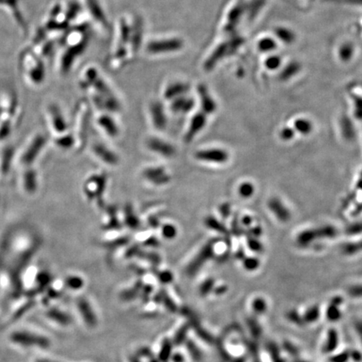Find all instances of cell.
I'll list each match as a JSON object with an SVG mask.
<instances>
[{
    "mask_svg": "<svg viewBox=\"0 0 362 362\" xmlns=\"http://www.w3.org/2000/svg\"><path fill=\"white\" fill-rule=\"evenodd\" d=\"M19 67L25 82L32 88L42 84L45 77V65L30 46L24 48L19 55Z\"/></svg>",
    "mask_w": 362,
    "mask_h": 362,
    "instance_id": "6da1fadb",
    "label": "cell"
},
{
    "mask_svg": "<svg viewBox=\"0 0 362 362\" xmlns=\"http://www.w3.org/2000/svg\"><path fill=\"white\" fill-rule=\"evenodd\" d=\"M107 180L108 177L106 173L93 174L83 185V193L87 199L90 202H95L100 209L106 207L103 197L107 189Z\"/></svg>",
    "mask_w": 362,
    "mask_h": 362,
    "instance_id": "7a4b0ae2",
    "label": "cell"
},
{
    "mask_svg": "<svg viewBox=\"0 0 362 362\" xmlns=\"http://www.w3.org/2000/svg\"><path fill=\"white\" fill-rule=\"evenodd\" d=\"M45 143L46 140L42 133H37L30 137L17 154L15 158L17 165L21 168L30 167L45 147Z\"/></svg>",
    "mask_w": 362,
    "mask_h": 362,
    "instance_id": "3957f363",
    "label": "cell"
},
{
    "mask_svg": "<svg viewBox=\"0 0 362 362\" xmlns=\"http://www.w3.org/2000/svg\"><path fill=\"white\" fill-rule=\"evenodd\" d=\"M216 243V240L213 239L209 241L207 243L205 244L201 250L198 252V254L194 256L191 262L189 263L186 268V272L189 276H194L197 272H199L201 268L208 262L215 254V244Z\"/></svg>",
    "mask_w": 362,
    "mask_h": 362,
    "instance_id": "277c9868",
    "label": "cell"
},
{
    "mask_svg": "<svg viewBox=\"0 0 362 362\" xmlns=\"http://www.w3.org/2000/svg\"><path fill=\"white\" fill-rule=\"evenodd\" d=\"M142 176L145 180L155 186H163L171 183L172 177L164 166H150L145 169Z\"/></svg>",
    "mask_w": 362,
    "mask_h": 362,
    "instance_id": "5b68a950",
    "label": "cell"
},
{
    "mask_svg": "<svg viewBox=\"0 0 362 362\" xmlns=\"http://www.w3.org/2000/svg\"><path fill=\"white\" fill-rule=\"evenodd\" d=\"M197 160L204 163L222 164L228 162L229 154L224 149L212 148V149H200L194 154Z\"/></svg>",
    "mask_w": 362,
    "mask_h": 362,
    "instance_id": "8992f818",
    "label": "cell"
},
{
    "mask_svg": "<svg viewBox=\"0 0 362 362\" xmlns=\"http://www.w3.org/2000/svg\"><path fill=\"white\" fill-rule=\"evenodd\" d=\"M0 8L7 11L19 31L26 33L27 24L20 10V0H0Z\"/></svg>",
    "mask_w": 362,
    "mask_h": 362,
    "instance_id": "52a82bcc",
    "label": "cell"
},
{
    "mask_svg": "<svg viewBox=\"0 0 362 362\" xmlns=\"http://www.w3.org/2000/svg\"><path fill=\"white\" fill-rule=\"evenodd\" d=\"M146 147L149 151L166 159H171L176 154V149L172 144L158 137H151L146 141Z\"/></svg>",
    "mask_w": 362,
    "mask_h": 362,
    "instance_id": "ba28073f",
    "label": "cell"
},
{
    "mask_svg": "<svg viewBox=\"0 0 362 362\" xmlns=\"http://www.w3.org/2000/svg\"><path fill=\"white\" fill-rule=\"evenodd\" d=\"M337 231L330 226H326L320 229L307 230L302 232L298 237V242L301 246H305L311 243L317 238H333L336 237Z\"/></svg>",
    "mask_w": 362,
    "mask_h": 362,
    "instance_id": "9c48e42d",
    "label": "cell"
},
{
    "mask_svg": "<svg viewBox=\"0 0 362 362\" xmlns=\"http://www.w3.org/2000/svg\"><path fill=\"white\" fill-rule=\"evenodd\" d=\"M46 118L50 124V128L55 135L63 134L67 133L68 129L66 119H65L62 111L57 105H50L46 110Z\"/></svg>",
    "mask_w": 362,
    "mask_h": 362,
    "instance_id": "30bf717a",
    "label": "cell"
},
{
    "mask_svg": "<svg viewBox=\"0 0 362 362\" xmlns=\"http://www.w3.org/2000/svg\"><path fill=\"white\" fill-rule=\"evenodd\" d=\"M207 123V115L202 112H198L194 114L190 119L187 130L184 136V141L185 144H190L193 142L194 137L203 130Z\"/></svg>",
    "mask_w": 362,
    "mask_h": 362,
    "instance_id": "8fae6325",
    "label": "cell"
},
{
    "mask_svg": "<svg viewBox=\"0 0 362 362\" xmlns=\"http://www.w3.org/2000/svg\"><path fill=\"white\" fill-rule=\"evenodd\" d=\"M95 156L97 157L102 163L109 166H116L119 163V157L115 152L109 149L102 143H95L92 146Z\"/></svg>",
    "mask_w": 362,
    "mask_h": 362,
    "instance_id": "7c38bea8",
    "label": "cell"
},
{
    "mask_svg": "<svg viewBox=\"0 0 362 362\" xmlns=\"http://www.w3.org/2000/svg\"><path fill=\"white\" fill-rule=\"evenodd\" d=\"M150 118L154 128L159 132L165 130L168 124V119L166 116L165 111L162 103L154 102L150 105Z\"/></svg>",
    "mask_w": 362,
    "mask_h": 362,
    "instance_id": "4fadbf2b",
    "label": "cell"
},
{
    "mask_svg": "<svg viewBox=\"0 0 362 362\" xmlns=\"http://www.w3.org/2000/svg\"><path fill=\"white\" fill-rule=\"evenodd\" d=\"M90 129V113L88 108L79 114L78 121H77V137L79 147L83 149L85 147L87 138L88 137V132Z\"/></svg>",
    "mask_w": 362,
    "mask_h": 362,
    "instance_id": "5bb4252c",
    "label": "cell"
},
{
    "mask_svg": "<svg viewBox=\"0 0 362 362\" xmlns=\"http://www.w3.org/2000/svg\"><path fill=\"white\" fill-rule=\"evenodd\" d=\"M24 169L19 176V187L26 194H32L36 191L37 187V179L36 174L34 171H31L30 167Z\"/></svg>",
    "mask_w": 362,
    "mask_h": 362,
    "instance_id": "9a60e30c",
    "label": "cell"
},
{
    "mask_svg": "<svg viewBox=\"0 0 362 362\" xmlns=\"http://www.w3.org/2000/svg\"><path fill=\"white\" fill-rule=\"evenodd\" d=\"M97 124L99 125L100 128H102L106 134L110 137H117L120 133V129L116 121L113 119V117L108 114H104L100 116L97 119Z\"/></svg>",
    "mask_w": 362,
    "mask_h": 362,
    "instance_id": "2e32d148",
    "label": "cell"
},
{
    "mask_svg": "<svg viewBox=\"0 0 362 362\" xmlns=\"http://www.w3.org/2000/svg\"><path fill=\"white\" fill-rule=\"evenodd\" d=\"M194 107V101L190 97L185 96L177 97L172 100L171 102V111L175 114H186L191 112Z\"/></svg>",
    "mask_w": 362,
    "mask_h": 362,
    "instance_id": "e0dca14e",
    "label": "cell"
},
{
    "mask_svg": "<svg viewBox=\"0 0 362 362\" xmlns=\"http://www.w3.org/2000/svg\"><path fill=\"white\" fill-rule=\"evenodd\" d=\"M123 224L128 228V229L136 231L140 229L141 227V220H140L138 215L135 212L134 208L132 206V204H126L123 211Z\"/></svg>",
    "mask_w": 362,
    "mask_h": 362,
    "instance_id": "ac0fdd59",
    "label": "cell"
},
{
    "mask_svg": "<svg viewBox=\"0 0 362 362\" xmlns=\"http://www.w3.org/2000/svg\"><path fill=\"white\" fill-rule=\"evenodd\" d=\"M268 206L272 213L274 214L276 217L283 222H287L291 217V214L289 209L287 208L286 206H284V204L277 198L270 200Z\"/></svg>",
    "mask_w": 362,
    "mask_h": 362,
    "instance_id": "d6986e66",
    "label": "cell"
},
{
    "mask_svg": "<svg viewBox=\"0 0 362 362\" xmlns=\"http://www.w3.org/2000/svg\"><path fill=\"white\" fill-rule=\"evenodd\" d=\"M199 96L201 99V112L206 115L213 114L216 110V104L206 88L200 87Z\"/></svg>",
    "mask_w": 362,
    "mask_h": 362,
    "instance_id": "ffe728a7",
    "label": "cell"
},
{
    "mask_svg": "<svg viewBox=\"0 0 362 362\" xmlns=\"http://www.w3.org/2000/svg\"><path fill=\"white\" fill-rule=\"evenodd\" d=\"M107 219L106 222L103 224L102 228L106 231H119L122 229V223L118 217L117 207L114 206H107L106 208Z\"/></svg>",
    "mask_w": 362,
    "mask_h": 362,
    "instance_id": "44dd1931",
    "label": "cell"
},
{
    "mask_svg": "<svg viewBox=\"0 0 362 362\" xmlns=\"http://www.w3.org/2000/svg\"><path fill=\"white\" fill-rule=\"evenodd\" d=\"M79 311L82 315L83 320L89 326H95L97 324V318L93 312V308L91 307L90 303L85 299H80L78 302Z\"/></svg>",
    "mask_w": 362,
    "mask_h": 362,
    "instance_id": "7402d4cb",
    "label": "cell"
},
{
    "mask_svg": "<svg viewBox=\"0 0 362 362\" xmlns=\"http://www.w3.org/2000/svg\"><path fill=\"white\" fill-rule=\"evenodd\" d=\"M54 142L59 149L67 150V149H71L74 147V145L76 142V138L75 135L67 132L63 134L57 135L54 138Z\"/></svg>",
    "mask_w": 362,
    "mask_h": 362,
    "instance_id": "603a6c76",
    "label": "cell"
},
{
    "mask_svg": "<svg viewBox=\"0 0 362 362\" xmlns=\"http://www.w3.org/2000/svg\"><path fill=\"white\" fill-rule=\"evenodd\" d=\"M189 90L187 85L185 84H172L168 88H166L164 91V97L167 100H174L177 97H181L186 93V92Z\"/></svg>",
    "mask_w": 362,
    "mask_h": 362,
    "instance_id": "cb8c5ba5",
    "label": "cell"
},
{
    "mask_svg": "<svg viewBox=\"0 0 362 362\" xmlns=\"http://www.w3.org/2000/svg\"><path fill=\"white\" fill-rule=\"evenodd\" d=\"M204 224H205L206 228L211 230V231H214V232H218V233H222V234H227L228 233V229L226 228L225 225L213 215H207L205 218Z\"/></svg>",
    "mask_w": 362,
    "mask_h": 362,
    "instance_id": "d4e9b609",
    "label": "cell"
},
{
    "mask_svg": "<svg viewBox=\"0 0 362 362\" xmlns=\"http://www.w3.org/2000/svg\"><path fill=\"white\" fill-rule=\"evenodd\" d=\"M161 236L166 240H174L178 235V229L176 226L172 223H164L160 226Z\"/></svg>",
    "mask_w": 362,
    "mask_h": 362,
    "instance_id": "484cf974",
    "label": "cell"
},
{
    "mask_svg": "<svg viewBox=\"0 0 362 362\" xmlns=\"http://www.w3.org/2000/svg\"><path fill=\"white\" fill-rule=\"evenodd\" d=\"M172 355V342L170 340L165 339L161 346L159 351V360L160 362H167Z\"/></svg>",
    "mask_w": 362,
    "mask_h": 362,
    "instance_id": "4316f807",
    "label": "cell"
},
{
    "mask_svg": "<svg viewBox=\"0 0 362 362\" xmlns=\"http://www.w3.org/2000/svg\"><path fill=\"white\" fill-rule=\"evenodd\" d=\"M129 241H130L129 237L123 236V237H117V238L110 240V241H105L102 243V246L107 249H116L117 247L125 246L128 244Z\"/></svg>",
    "mask_w": 362,
    "mask_h": 362,
    "instance_id": "83f0119b",
    "label": "cell"
},
{
    "mask_svg": "<svg viewBox=\"0 0 362 362\" xmlns=\"http://www.w3.org/2000/svg\"><path fill=\"white\" fill-rule=\"evenodd\" d=\"M294 128L302 134H309L312 131L313 126L307 119H299L294 122Z\"/></svg>",
    "mask_w": 362,
    "mask_h": 362,
    "instance_id": "f1b7e54d",
    "label": "cell"
},
{
    "mask_svg": "<svg viewBox=\"0 0 362 362\" xmlns=\"http://www.w3.org/2000/svg\"><path fill=\"white\" fill-rule=\"evenodd\" d=\"M254 185H252L251 183L245 182L242 183L238 188V192L241 197L243 198H249L251 197L254 193Z\"/></svg>",
    "mask_w": 362,
    "mask_h": 362,
    "instance_id": "f546056e",
    "label": "cell"
},
{
    "mask_svg": "<svg viewBox=\"0 0 362 362\" xmlns=\"http://www.w3.org/2000/svg\"><path fill=\"white\" fill-rule=\"evenodd\" d=\"M67 285L71 289H80L84 285V281L79 276H70L67 279Z\"/></svg>",
    "mask_w": 362,
    "mask_h": 362,
    "instance_id": "4dcf8cb0",
    "label": "cell"
},
{
    "mask_svg": "<svg viewBox=\"0 0 362 362\" xmlns=\"http://www.w3.org/2000/svg\"><path fill=\"white\" fill-rule=\"evenodd\" d=\"M342 132H343V135L345 137L347 138V140H350V138H353L354 136H355V132H354V128H353V126L351 125L350 121L346 120V122H343V125H342Z\"/></svg>",
    "mask_w": 362,
    "mask_h": 362,
    "instance_id": "1f68e13d",
    "label": "cell"
},
{
    "mask_svg": "<svg viewBox=\"0 0 362 362\" xmlns=\"http://www.w3.org/2000/svg\"><path fill=\"white\" fill-rule=\"evenodd\" d=\"M188 349H189V354L191 355V357L196 360H201V357H202V355H201V351H200L199 348L197 347L194 343H192L191 341H189L187 342Z\"/></svg>",
    "mask_w": 362,
    "mask_h": 362,
    "instance_id": "d6a6232c",
    "label": "cell"
},
{
    "mask_svg": "<svg viewBox=\"0 0 362 362\" xmlns=\"http://www.w3.org/2000/svg\"><path fill=\"white\" fill-rule=\"evenodd\" d=\"M187 326H184L177 332V334L175 336V339L174 340V345L180 346V344L183 343L185 340V335L187 333Z\"/></svg>",
    "mask_w": 362,
    "mask_h": 362,
    "instance_id": "836d02e7",
    "label": "cell"
},
{
    "mask_svg": "<svg viewBox=\"0 0 362 362\" xmlns=\"http://www.w3.org/2000/svg\"><path fill=\"white\" fill-rule=\"evenodd\" d=\"M148 224L152 229H158L160 228V219L157 215H152L147 219Z\"/></svg>",
    "mask_w": 362,
    "mask_h": 362,
    "instance_id": "e575fe53",
    "label": "cell"
},
{
    "mask_svg": "<svg viewBox=\"0 0 362 362\" xmlns=\"http://www.w3.org/2000/svg\"><path fill=\"white\" fill-rule=\"evenodd\" d=\"M158 277H159V281L163 284H168L173 280V274L168 270L159 272Z\"/></svg>",
    "mask_w": 362,
    "mask_h": 362,
    "instance_id": "d590c367",
    "label": "cell"
},
{
    "mask_svg": "<svg viewBox=\"0 0 362 362\" xmlns=\"http://www.w3.org/2000/svg\"><path fill=\"white\" fill-rule=\"evenodd\" d=\"M259 262L257 258H246L244 262V267L247 270H254L257 268Z\"/></svg>",
    "mask_w": 362,
    "mask_h": 362,
    "instance_id": "8d00e7d4",
    "label": "cell"
},
{
    "mask_svg": "<svg viewBox=\"0 0 362 362\" xmlns=\"http://www.w3.org/2000/svg\"><path fill=\"white\" fill-rule=\"evenodd\" d=\"M143 245L145 246H150V247H156V246H159V241L156 237L151 236V237L146 238L145 241H143Z\"/></svg>",
    "mask_w": 362,
    "mask_h": 362,
    "instance_id": "74e56055",
    "label": "cell"
},
{
    "mask_svg": "<svg viewBox=\"0 0 362 362\" xmlns=\"http://www.w3.org/2000/svg\"><path fill=\"white\" fill-rule=\"evenodd\" d=\"M247 244H248L250 249L254 252H260L262 250V247H263L262 244L255 238H249L248 241H247Z\"/></svg>",
    "mask_w": 362,
    "mask_h": 362,
    "instance_id": "f35d334b",
    "label": "cell"
},
{
    "mask_svg": "<svg viewBox=\"0 0 362 362\" xmlns=\"http://www.w3.org/2000/svg\"><path fill=\"white\" fill-rule=\"evenodd\" d=\"M280 136L284 140H289L293 138L294 136V129L290 128H284L280 133Z\"/></svg>",
    "mask_w": 362,
    "mask_h": 362,
    "instance_id": "ab89813d",
    "label": "cell"
},
{
    "mask_svg": "<svg viewBox=\"0 0 362 362\" xmlns=\"http://www.w3.org/2000/svg\"><path fill=\"white\" fill-rule=\"evenodd\" d=\"M220 215H222L224 218H228L229 216L230 212H231V206L229 204H222L219 208Z\"/></svg>",
    "mask_w": 362,
    "mask_h": 362,
    "instance_id": "60d3db41",
    "label": "cell"
},
{
    "mask_svg": "<svg viewBox=\"0 0 362 362\" xmlns=\"http://www.w3.org/2000/svg\"><path fill=\"white\" fill-rule=\"evenodd\" d=\"M362 232V223H356L354 225L351 226L350 228L347 229V232L350 234H357Z\"/></svg>",
    "mask_w": 362,
    "mask_h": 362,
    "instance_id": "b9f144b4",
    "label": "cell"
},
{
    "mask_svg": "<svg viewBox=\"0 0 362 362\" xmlns=\"http://www.w3.org/2000/svg\"><path fill=\"white\" fill-rule=\"evenodd\" d=\"M350 294L354 297H362V285H356L350 289Z\"/></svg>",
    "mask_w": 362,
    "mask_h": 362,
    "instance_id": "7bdbcfd3",
    "label": "cell"
},
{
    "mask_svg": "<svg viewBox=\"0 0 362 362\" xmlns=\"http://www.w3.org/2000/svg\"><path fill=\"white\" fill-rule=\"evenodd\" d=\"M171 359H173L175 362H184V357L181 354H174L171 355Z\"/></svg>",
    "mask_w": 362,
    "mask_h": 362,
    "instance_id": "ee69618b",
    "label": "cell"
},
{
    "mask_svg": "<svg viewBox=\"0 0 362 362\" xmlns=\"http://www.w3.org/2000/svg\"><path fill=\"white\" fill-rule=\"evenodd\" d=\"M355 327H356V330H357V333L358 335H359L360 341H362V321H359V323L356 324V326Z\"/></svg>",
    "mask_w": 362,
    "mask_h": 362,
    "instance_id": "f6af8a7d",
    "label": "cell"
},
{
    "mask_svg": "<svg viewBox=\"0 0 362 362\" xmlns=\"http://www.w3.org/2000/svg\"><path fill=\"white\" fill-rule=\"evenodd\" d=\"M253 220H252L251 217L249 216H244L243 219H242V224L245 226L251 225V223Z\"/></svg>",
    "mask_w": 362,
    "mask_h": 362,
    "instance_id": "bcb514c9",
    "label": "cell"
},
{
    "mask_svg": "<svg viewBox=\"0 0 362 362\" xmlns=\"http://www.w3.org/2000/svg\"><path fill=\"white\" fill-rule=\"evenodd\" d=\"M131 362H140V360H137V358H133L132 360H131Z\"/></svg>",
    "mask_w": 362,
    "mask_h": 362,
    "instance_id": "7dc6e473",
    "label": "cell"
}]
</instances>
